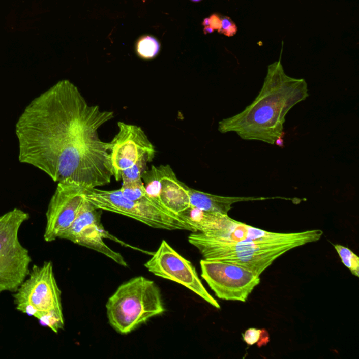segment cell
I'll return each mask as SVG.
<instances>
[{
    "label": "cell",
    "mask_w": 359,
    "mask_h": 359,
    "mask_svg": "<svg viewBox=\"0 0 359 359\" xmlns=\"http://www.w3.org/2000/svg\"><path fill=\"white\" fill-rule=\"evenodd\" d=\"M142 180L149 197L168 212L180 216L190 208L188 186L177 178L171 166H152Z\"/></svg>",
    "instance_id": "13"
},
{
    "label": "cell",
    "mask_w": 359,
    "mask_h": 359,
    "mask_svg": "<svg viewBox=\"0 0 359 359\" xmlns=\"http://www.w3.org/2000/svg\"><path fill=\"white\" fill-rule=\"evenodd\" d=\"M109 323L116 332L129 334L165 312L160 287L142 276L122 284L107 302Z\"/></svg>",
    "instance_id": "3"
},
{
    "label": "cell",
    "mask_w": 359,
    "mask_h": 359,
    "mask_svg": "<svg viewBox=\"0 0 359 359\" xmlns=\"http://www.w3.org/2000/svg\"><path fill=\"white\" fill-rule=\"evenodd\" d=\"M151 162L149 160H142L135 164L132 167L126 169L120 175V181L122 183L133 182L142 179V175L147 171L148 163Z\"/></svg>",
    "instance_id": "18"
},
{
    "label": "cell",
    "mask_w": 359,
    "mask_h": 359,
    "mask_svg": "<svg viewBox=\"0 0 359 359\" xmlns=\"http://www.w3.org/2000/svg\"><path fill=\"white\" fill-rule=\"evenodd\" d=\"M14 304L19 312L33 316L53 333L64 330L65 319L61 291L51 261L35 264L25 280L15 292Z\"/></svg>",
    "instance_id": "4"
},
{
    "label": "cell",
    "mask_w": 359,
    "mask_h": 359,
    "mask_svg": "<svg viewBox=\"0 0 359 359\" xmlns=\"http://www.w3.org/2000/svg\"><path fill=\"white\" fill-rule=\"evenodd\" d=\"M262 330L256 328H249L242 334L244 342L250 346L258 343L260 341Z\"/></svg>",
    "instance_id": "20"
},
{
    "label": "cell",
    "mask_w": 359,
    "mask_h": 359,
    "mask_svg": "<svg viewBox=\"0 0 359 359\" xmlns=\"http://www.w3.org/2000/svg\"><path fill=\"white\" fill-rule=\"evenodd\" d=\"M114 117L112 111L88 104L71 81H59L33 99L18 118V160L55 183L106 186L112 177L110 143L102 141L99 129Z\"/></svg>",
    "instance_id": "1"
},
{
    "label": "cell",
    "mask_w": 359,
    "mask_h": 359,
    "mask_svg": "<svg viewBox=\"0 0 359 359\" xmlns=\"http://www.w3.org/2000/svg\"><path fill=\"white\" fill-rule=\"evenodd\" d=\"M188 241L204 260L238 264L259 277L285 253L307 244L304 242L226 243L209 240L200 232L192 233Z\"/></svg>",
    "instance_id": "5"
},
{
    "label": "cell",
    "mask_w": 359,
    "mask_h": 359,
    "mask_svg": "<svg viewBox=\"0 0 359 359\" xmlns=\"http://www.w3.org/2000/svg\"><path fill=\"white\" fill-rule=\"evenodd\" d=\"M86 187L74 181H61L50 200L44 240L52 242L71 226L84 202Z\"/></svg>",
    "instance_id": "12"
},
{
    "label": "cell",
    "mask_w": 359,
    "mask_h": 359,
    "mask_svg": "<svg viewBox=\"0 0 359 359\" xmlns=\"http://www.w3.org/2000/svg\"><path fill=\"white\" fill-rule=\"evenodd\" d=\"M160 49L158 41L151 36L142 37L137 44V53L144 59L155 58L158 54Z\"/></svg>",
    "instance_id": "16"
},
{
    "label": "cell",
    "mask_w": 359,
    "mask_h": 359,
    "mask_svg": "<svg viewBox=\"0 0 359 359\" xmlns=\"http://www.w3.org/2000/svg\"><path fill=\"white\" fill-rule=\"evenodd\" d=\"M145 266L157 277L182 285L215 308L220 309L219 303L203 286L195 267L166 241H162L160 247L146 262Z\"/></svg>",
    "instance_id": "9"
},
{
    "label": "cell",
    "mask_w": 359,
    "mask_h": 359,
    "mask_svg": "<svg viewBox=\"0 0 359 359\" xmlns=\"http://www.w3.org/2000/svg\"><path fill=\"white\" fill-rule=\"evenodd\" d=\"M220 19H221V27L219 29L220 33L229 37L236 34L237 28L230 18L223 16L220 18Z\"/></svg>",
    "instance_id": "19"
},
{
    "label": "cell",
    "mask_w": 359,
    "mask_h": 359,
    "mask_svg": "<svg viewBox=\"0 0 359 359\" xmlns=\"http://www.w3.org/2000/svg\"><path fill=\"white\" fill-rule=\"evenodd\" d=\"M119 131L110 142L112 177L120 181L122 172L142 160L152 162L156 149L141 127L119 122Z\"/></svg>",
    "instance_id": "11"
},
{
    "label": "cell",
    "mask_w": 359,
    "mask_h": 359,
    "mask_svg": "<svg viewBox=\"0 0 359 359\" xmlns=\"http://www.w3.org/2000/svg\"><path fill=\"white\" fill-rule=\"evenodd\" d=\"M84 197L96 208L123 215L153 228L194 232L193 228L181 216L157 205L131 201L124 197L119 190L109 191L87 188Z\"/></svg>",
    "instance_id": "7"
},
{
    "label": "cell",
    "mask_w": 359,
    "mask_h": 359,
    "mask_svg": "<svg viewBox=\"0 0 359 359\" xmlns=\"http://www.w3.org/2000/svg\"><path fill=\"white\" fill-rule=\"evenodd\" d=\"M203 25H206V31L208 33H212L214 29H218L219 31L221 27V19L217 15H213L211 18H207L204 20Z\"/></svg>",
    "instance_id": "21"
},
{
    "label": "cell",
    "mask_w": 359,
    "mask_h": 359,
    "mask_svg": "<svg viewBox=\"0 0 359 359\" xmlns=\"http://www.w3.org/2000/svg\"><path fill=\"white\" fill-rule=\"evenodd\" d=\"M201 277L218 298L245 303L260 284V277L238 264L222 261H200Z\"/></svg>",
    "instance_id": "8"
},
{
    "label": "cell",
    "mask_w": 359,
    "mask_h": 359,
    "mask_svg": "<svg viewBox=\"0 0 359 359\" xmlns=\"http://www.w3.org/2000/svg\"><path fill=\"white\" fill-rule=\"evenodd\" d=\"M188 194L190 197V208L199 209L203 212L212 214L223 215H228V212L232 208V205L236 203L275 199L292 200L280 197H223L199 191L190 188V187H188Z\"/></svg>",
    "instance_id": "14"
},
{
    "label": "cell",
    "mask_w": 359,
    "mask_h": 359,
    "mask_svg": "<svg viewBox=\"0 0 359 359\" xmlns=\"http://www.w3.org/2000/svg\"><path fill=\"white\" fill-rule=\"evenodd\" d=\"M192 1H194V2H199V1H200V0H192Z\"/></svg>",
    "instance_id": "22"
},
{
    "label": "cell",
    "mask_w": 359,
    "mask_h": 359,
    "mask_svg": "<svg viewBox=\"0 0 359 359\" xmlns=\"http://www.w3.org/2000/svg\"><path fill=\"white\" fill-rule=\"evenodd\" d=\"M101 211L85 199L75 221L59 238L70 241L74 244L94 250L108 257L119 265L127 266L123 256L111 249L105 243L104 238L113 240L125 246L133 247L105 230L101 223Z\"/></svg>",
    "instance_id": "10"
},
{
    "label": "cell",
    "mask_w": 359,
    "mask_h": 359,
    "mask_svg": "<svg viewBox=\"0 0 359 359\" xmlns=\"http://www.w3.org/2000/svg\"><path fill=\"white\" fill-rule=\"evenodd\" d=\"M309 96L306 81L287 75L281 61H277L268 67L254 101L240 113L220 121L218 131L236 133L243 140L275 145L282 138L287 114Z\"/></svg>",
    "instance_id": "2"
},
{
    "label": "cell",
    "mask_w": 359,
    "mask_h": 359,
    "mask_svg": "<svg viewBox=\"0 0 359 359\" xmlns=\"http://www.w3.org/2000/svg\"><path fill=\"white\" fill-rule=\"evenodd\" d=\"M335 249L339 255L342 263L346 267L350 270L351 274L356 277H359V258L353 251L345 246L334 245Z\"/></svg>",
    "instance_id": "17"
},
{
    "label": "cell",
    "mask_w": 359,
    "mask_h": 359,
    "mask_svg": "<svg viewBox=\"0 0 359 359\" xmlns=\"http://www.w3.org/2000/svg\"><path fill=\"white\" fill-rule=\"evenodd\" d=\"M119 190L124 197L131 201L161 206L153 198L149 197L146 191L142 179L133 182L122 183L121 188L119 189Z\"/></svg>",
    "instance_id": "15"
},
{
    "label": "cell",
    "mask_w": 359,
    "mask_h": 359,
    "mask_svg": "<svg viewBox=\"0 0 359 359\" xmlns=\"http://www.w3.org/2000/svg\"><path fill=\"white\" fill-rule=\"evenodd\" d=\"M28 213L20 208L0 215V295L15 292L29 273L32 258L20 242V227L28 220Z\"/></svg>",
    "instance_id": "6"
}]
</instances>
